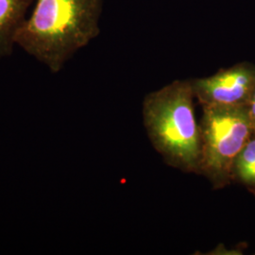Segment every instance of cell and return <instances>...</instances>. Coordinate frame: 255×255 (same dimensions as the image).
Masks as SVG:
<instances>
[{
	"instance_id": "obj_1",
	"label": "cell",
	"mask_w": 255,
	"mask_h": 255,
	"mask_svg": "<svg viewBox=\"0 0 255 255\" xmlns=\"http://www.w3.org/2000/svg\"><path fill=\"white\" fill-rule=\"evenodd\" d=\"M15 45L52 73L99 35L102 0H35Z\"/></svg>"
},
{
	"instance_id": "obj_6",
	"label": "cell",
	"mask_w": 255,
	"mask_h": 255,
	"mask_svg": "<svg viewBox=\"0 0 255 255\" xmlns=\"http://www.w3.org/2000/svg\"><path fill=\"white\" fill-rule=\"evenodd\" d=\"M236 181L255 196V135L250 139L237 157L234 169V182Z\"/></svg>"
},
{
	"instance_id": "obj_4",
	"label": "cell",
	"mask_w": 255,
	"mask_h": 255,
	"mask_svg": "<svg viewBox=\"0 0 255 255\" xmlns=\"http://www.w3.org/2000/svg\"><path fill=\"white\" fill-rule=\"evenodd\" d=\"M191 82L201 107H246L255 90V65L239 63Z\"/></svg>"
},
{
	"instance_id": "obj_3",
	"label": "cell",
	"mask_w": 255,
	"mask_h": 255,
	"mask_svg": "<svg viewBox=\"0 0 255 255\" xmlns=\"http://www.w3.org/2000/svg\"><path fill=\"white\" fill-rule=\"evenodd\" d=\"M199 175L214 189L234 182L237 157L254 135L246 107H202Z\"/></svg>"
},
{
	"instance_id": "obj_5",
	"label": "cell",
	"mask_w": 255,
	"mask_h": 255,
	"mask_svg": "<svg viewBox=\"0 0 255 255\" xmlns=\"http://www.w3.org/2000/svg\"><path fill=\"white\" fill-rule=\"evenodd\" d=\"M35 0H0V59L12 53L19 28Z\"/></svg>"
},
{
	"instance_id": "obj_2",
	"label": "cell",
	"mask_w": 255,
	"mask_h": 255,
	"mask_svg": "<svg viewBox=\"0 0 255 255\" xmlns=\"http://www.w3.org/2000/svg\"><path fill=\"white\" fill-rule=\"evenodd\" d=\"M191 80L174 81L146 95L143 119L146 134L169 166L199 175L200 123L194 111Z\"/></svg>"
},
{
	"instance_id": "obj_7",
	"label": "cell",
	"mask_w": 255,
	"mask_h": 255,
	"mask_svg": "<svg viewBox=\"0 0 255 255\" xmlns=\"http://www.w3.org/2000/svg\"><path fill=\"white\" fill-rule=\"evenodd\" d=\"M246 108L249 119H250L252 127L254 129V135H255V90L253 93L250 101L248 102Z\"/></svg>"
}]
</instances>
